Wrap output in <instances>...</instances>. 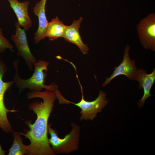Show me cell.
<instances>
[{"label":"cell","instance_id":"obj_13","mask_svg":"<svg viewBox=\"0 0 155 155\" xmlns=\"http://www.w3.org/2000/svg\"><path fill=\"white\" fill-rule=\"evenodd\" d=\"M66 26L56 17L49 23L46 33V37L50 40H56L63 37Z\"/></svg>","mask_w":155,"mask_h":155},{"label":"cell","instance_id":"obj_16","mask_svg":"<svg viewBox=\"0 0 155 155\" xmlns=\"http://www.w3.org/2000/svg\"><path fill=\"white\" fill-rule=\"evenodd\" d=\"M6 151L2 149L1 147L0 144V155H5Z\"/></svg>","mask_w":155,"mask_h":155},{"label":"cell","instance_id":"obj_7","mask_svg":"<svg viewBox=\"0 0 155 155\" xmlns=\"http://www.w3.org/2000/svg\"><path fill=\"white\" fill-rule=\"evenodd\" d=\"M130 48L129 45L126 46L124 49V55L122 62L117 67H115L113 72L109 78H106L102 86L104 87L109 84L115 78L119 75H123L130 80H134L137 73V69L135 64V61L131 60L129 55Z\"/></svg>","mask_w":155,"mask_h":155},{"label":"cell","instance_id":"obj_10","mask_svg":"<svg viewBox=\"0 0 155 155\" xmlns=\"http://www.w3.org/2000/svg\"><path fill=\"white\" fill-rule=\"evenodd\" d=\"M83 18L80 17L78 20H74L71 24L66 26L63 37L65 40L76 45L84 54H87L89 50L87 45L83 42L79 29Z\"/></svg>","mask_w":155,"mask_h":155},{"label":"cell","instance_id":"obj_1","mask_svg":"<svg viewBox=\"0 0 155 155\" xmlns=\"http://www.w3.org/2000/svg\"><path fill=\"white\" fill-rule=\"evenodd\" d=\"M29 99L38 98L43 102L36 101L29 106V108L36 115V119L32 124L28 122L30 130L26 133H20L30 141L28 155H55L50 146L48 137V121L57 99L55 92L46 90L43 92L31 90L27 93Z\"/></svg>","mask_w":155,"mask_h":155},{"label":"cell","instance_id":"obj_4","mask_svg":"<svg viewBox=\"0 0 155 155\" xmlns=\"http://www.w3.org/2000/svg\"><path fill=\"white\" fill-rule=\"evenodd\" d=\"M80 86L82 98L78 102L74 103L68 100L69 103H72L81 109L80 120L92 121L96 117L98 113L101 112L108 103V100L106 97V94L104 92L100 90L99 95L94 100L88 101L85 100L83 94V88L78 79L76 75Z\"/></svg>","mask_w":155,"mask_h":155},{"label":"cell","instance_id":"obj_2","mask_svg":"<svg viewBox=\"0 0 155 155\" xmlns=\"http://www.w3.org/2000/svg\"><path fill=\"white\" fill-rule=\"evenodd\" d=\"M18 60H16L13 63L16 71L13 81L21 91L28 89L30 90L40 91L44 88L54 92L57 89V85L54 84L50 85L44 84L46 74L43 71H47L48 62L40 60L36 61L33 65L34 69L33 75L27 79H23L19 76L18 72Z\"/></svg>","mask_w":155,"mask_h":155},{"label":"cell","instance_id":"obj_11","mask_svg":"<svg viewBox=\"0 0 155 155\" xmlns=\"http://www.w3.org/2000/svg\"><path fill=\"white\" fill-rule=\"evenodd\" d=\"M18 19L20 26L25 31H28L32 26V23L28 12L29 1L20 2L18 0H7Z\"/></svg>","mask_w":155,"mask_h":155},{"label":"cell","instance_id":"obj_8","mask_svg":"<svg viewBox=\"0 0 155 155\" xmlns=\"http://www.w3.org/2000/svg\"><path fill=\"white\" fill-rule=\"evenodd\" d=\"M5 71L3 64H0V127L5 133H8L13 131V129L8 120L7 114L9 112H17L16 110H9L5 106L4 101L5 93L13 83V81L5 82L2 78Z\"/></svg>","mask_w":155,"mask_h":155},{"label":"cell","instance_id":"obj_3","mask_svg":"<svg viewBox=\"0 0 155 155\" xmlns=\"http://www.w3.org/2000/svg\"><path fill=\"white\" fill-rule=\"evenodd\" d=\"M71 125V131L63 138H61L58 136L57 131L51 127L50 124H48V133L51 136L49 141L55 154H69L78 149L80 142V127L74 123Z\"/></svg>","mask_w":155,"mask_h":155},{"label":"cell","instance_id":"obj_5","mask_svg":"<svg viewBox=\"0 0 155 155\" xmlns=\"http://www.w3.org/2000/svg\"><path fill=\"white\" fill-rule=\"evenodd\" d=\"M137 30L141 44L145 49L155 51V14L150 13L142 19Z\"/></svg>","mask_w":155,"mask_h":155},{"label":"cell","instance_id":"obj_17","mask_svg":"<svg viewBox=\"0 0 155 155\" xmlns=\"http://www.w3.org/2000/svg\"><path fill=\"white\" fill-rule=\"evenodd\" d=\"M1 55H0V64L2 63L1 61Z\"/></svg>","mask_w":155,"mask_h":155},{"label":"cell","instance_id":"obj_14","mask_svg":"<svg viewBox=\"0 0 155 155\" xmlns=\"http://www.w3.org/2000/svg\"><path fill=\"white\" fill-rule=\"evenodd\" d=\"M14 140L12 145L9 149L8 155H28L29 145H26L23 143L20 132H13Z\"/></svg>","mask_w":155,"mask_h":155},{"label":"cell","instance_id":"obj_6","mask_svg":"<svg viewBox=\"0 0 155 155\" xmlns=\"http://www.w3.org/2000/svg\"><path fill=\"white\" fill-rule=\"evenodd\" d=\"M15 25L16 33L11 35V39L15 44L18 54L24 59L28 68L32 71L33 65L37 61L36 59L30 51L25 30L21 28L18 22L15 23Z\"/></svg>","mask_w":155,"mask_h":155},{"label":"cell","instance_id":"obj_9","mask_svg":"<svg viewBox=\"0 0 155 155\" xmlns=\"http://www.w3.org/2000/svg\"><path fill=\"white\" fill-rule=\"evenodd\" d=\"M147 71L143 69H137V73L134 80L139 83V87L144 90V94L141 99L138 102L137 105L141 108L144 104L146 100L152 96L150 90L155 81V69L150 74L147 73Z\"/></svg>","mask_w":155,"mask_h":155},{"label":"cell","instance_id":"obj_12","mask_svg":"<svg viewBox=\"0 0 155 155\" xmlns=\"http://www.w3.org/2000/svg\"><path fill=\"white\" fill-rule=\"evenodd\" d=\"M47 0H41L36 3L33 9L34 13L37 16L39 22L37 31L34 34V39L35 43H38L46 37L47 28L49 22L45 13V7Z\"/></svg>","mask_w":155,"mask_h":155},{"label":"cell","instance_id":"obj_15","mask_svg":"<svg viewBox=\"0 0 155 155\" xmlns=\"http://www.w3.org/2000/svg\"><path fill=\"white\" fill-rule=\"evenodd\" d=\"M13 46L3 34L2 28H0V53H3L6 49H9L14 52Z\"/></svg>","mask_w":155,"mask_h":155}]
</instances>
